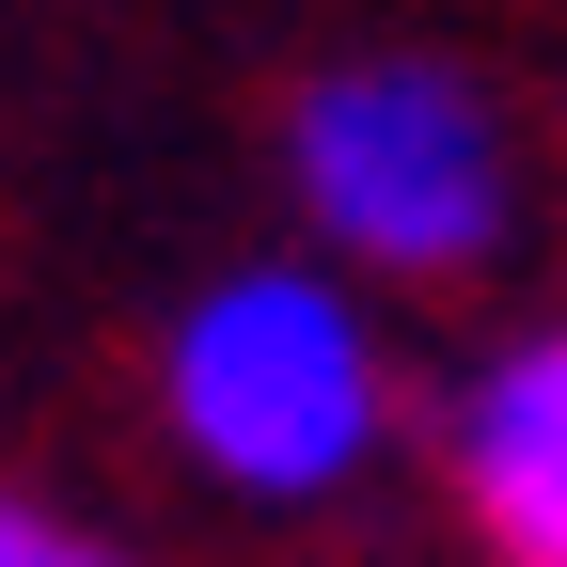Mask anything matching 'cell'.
Returning <instances> with one entry per match:
<instances>
[{
	"label": "cell",
	"instance_id": "1",
	"mask_svg": "<svg viewBox=\"0 0 567 567\" xmlns=\"http://www.w3.org/2000/svg\"><path fill=\"white\" fill-rule=\"evenodd\" d=\"M394 347L363 316V268L284 252V268H221L189 284L158 331V442L252 520H316L394 457Z\"/></svg>",
	"mask_w": 567,
	"mask_h": 567
},
{
	"label": "cell",
	"instance_id": "2",
	"mask_svg": "<svg viewBox=\"0 0 567 567\" xmlns=\"http://www.w3.org/2000/svg\"><path fill=\"white\" fill-rule=\"evenodd\" d=\"M284 205L363 284H473L520 237V142L488 111V80L425 48H363L284 95Z\"/></svg>",
	"mask_w": 567,
	"mask_h": 567
},
{
	"label": "cell",
	"instance_id": "3",
	"mask_svg": "<svg viewBox=\"0 0 567 567\" xmlns=\"http://www.w3.org/2000/svg\"><path fill=\"white\" fill-rule=\"evenodd\" d=\"M442 488L505 567H567V316L505 331L442 394Z\"/></svg>",
	"mask_w": 567,
	"mask_h": 567
},
{
	"label": "cell",
	"instance_id": "4",
	"mask_svg": "<svg viewBox=\"0 0 567 567\" xmlns=\"http://www.w3.org/2000/svg\"><path fill=\"white\" fill-rule=\"evenodd\" d=\"M80 551H95L80 520H63V505H32V488L0 473V567H80Z\"/></svg>",
	"mask_w": 567,
	"mask_h": 567
}]
</instances>
